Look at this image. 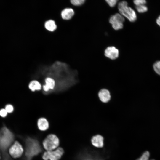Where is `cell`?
<instances>
[{"mask_svg": "<svg viewBox=\"0 0 160 160\" xmlns=\"http://www.w3.org/2000/svg\"><path fill=\"white\" fill-rule=\"evenodd\" d=\"M25 144L26 160H31L33 157L42 151L39 142L36 139L31 137H27Z\"/></svg>", "mask_w": 160, "mask_h": 160, "instance_id": "6da1fadb", "label": "cell"}, {"mask_svg": "<svg viewBox=\"0 0 160 160\" xmlns=\"http://www.w3.org/2000/svg\"><path fill=\"white\" fill-rule=\"evenodd\" d=\"M13 133L6 127L0 131V149L5 151L11 144L14 140Z\"/></svg>", "mask_w": 160, "mask_h": 160, "instance_id": "7a4b0ae2", "label": "cell"}, {"mask_svg": "<svg viewBox=\"0 0 160 160\" xmlns=\"http://www.w3.org/2000/svg\"><path fill=\"white\" fill-rule=\"evenodd\" d=\"M118 9L121 14L127 18L130 21L134 22L137 19V15L135 11L128 6L127 2L124 1L119 2Z\"/></svg>", "mask_w": 160, "mask_h": 160, "instance_id": "3957f363", "label": "cell"}, {"mask_svg": "<svg viewBox=\"0 0 160 160\" xmlns=\"http://www.w3.org/2000/svg\"><path fill=\"white\" fill-rule=\"evenodd\" d=\"M59 144L58 138L53 134L48 135L43 142L44 147L47 151H53L57 149Z\"/></svg>", "mask_w": 160, "mask_h": 160, "instance_id": "277c9868", "label": "cell"}, {"mask_svg": "<svg viewBox=\"0 0 160 160\" xmlns=\"http://www.w3.org/2000/svg\"><path fill=\"white\" fill-rule=\"evenodd\" d=\"M64 153L63 148L59 147L53 151H47L44 153L42 158L44 160H59Z\"/></svg>", "mask_w": 160, "mask_h": 160, "instance_id": "5b68a950", "label": "cell"}, {"mask_svg": "<svg viewBox=\"0 0 160 160\" xmlns=\"http://www.w3.org/2000/svg\"><path fill=\"white\" fill-rule=\"evenodd\" d=\"M125 21L124 17L120 13H117L112 15L109 19V22L113 28L115 30L121 29L123 27V23Z\"/></svg>", "mask_w": 160, "mask_h": 160, "instance_id": "8992f818", "label": "cell"}, {"mask_svg": "<svg viewBox=\"0 0 160 160\" xmlns=\"http://www.w3.org/2000/svg\"><path fill=\"white\" fill-rule=\"evenodd\" d=\"M23 149L21 145L16 141L9 149V153L12 157L17 158L20 157L23 152Z\"/></svg>", "mask_w": 160, "mask_h": 160, "instance_id": "52a82bcc", "label": "cell"}, {"mask_svg": "<svg viewBox=\"0 0 160 160\" xmlns=\"http://www.w3.org/2000/svg\"><path fill=\"white\" fill-rule=\"evenodd\" d=\"M104 55L105 57L111 60H115L118 57L119 52L115 47L109 46L105 49Z\"/></svg>", "mask_w": 160, "mask_h": 160, "instance_id": "ba28073f", "label": "cell"}, {"mask_svg": "<svg viewBox=\"0 0 160 160\" xmlns=\"http://www.w3.org/2000/svg\"><path fill=\"white\" fill-rule=\"evenodd\" d=\"M98 96L100 100L104 103L108 102L111 99L110 92L108 89H102L99 91Z\"/></svg>", "mask_w": 160, "mask_h": 160, "instance_id": "9c48e42d", "label": "cell"}, {"mask_svg": "<svg viewBox=\"0 0 160 160\" xmlns=\"http://www.w3.org/2000/svg\"><path fill=\"white\" fill-rule=\"evenodd\" d=\"M45 84L43 86V88L45 92H48L50 89H53L55 85L54 79L51 77H47L45 79Z\"/></svg>", "mask_w": 160, "mask_h": 160, "instance_id": "30bf717a", "label": "cell"}, {"mask_svg": "<svg viewBox=\"0 0 160 160\" xmlns=\"http://www.w3.org/2000/svg\"><path fill=\"white\" fill-rule=\"evenodd\" d=\"M92 145L97 148H101L103 145V138L100 135H97L93 136L91 139Z\"/></svg>", "mask_w": 160, "mask_h": 160, "instance_id": "8fae6325", "label": "cell"}, {"mask_svg": "<svg viewBox=\"0 0 160 160\" xmlns=\"http://www.w3.org/2000/svg\"><path fill=\"white\" fill-rule=\"evenodd\" d=\"M74 12L73 10L70 8H66L63 10L61 12L62 18L65 20L70 19L73 16Z\"/></svg>", "mask_w": 160, "mask_h": 160, "instance_id": "7c38bea8", "label": "cell"}, {"mask_svg": "<svg viewBox=\"0 0 160 160\" xmlns=\"http://www.w3.org/2000/svg\"><path fill=\"white\" fill-rule=\"evenodd\" d=\"M37 123L38 128L40 130H46L49 127V122L47 119L41 117L39 118Z\"/></svg>", "mask_w": 160, "mask_h": 160, "instance_id": "4fadbf2b", "label": "cell"}, {"mask_svg": "<svg viewBox=\"0 0 160 160\" xmlns=\"http://www.w3.org/2000/svg\"><path fill=\"white\" fill-rule=\"evenodd\" d=\"M28 87L32 91L39 90L41 89V84L37 81L34 80L31 81L29 84Z\"/></svg>", "mask_w": 160, "mask_h": 160, "instance_id": "5bb4252c", "label": "cell"}, {"mask_svg": "<svg viewBox=\"0 0 160 160\" xmlns=\"http://www.w3.org/2000/svg\"><path fill=\"white\" fill-rule=\"evenodd\" d=\"M45 28L49 31H53L57 28V25L55 21L49 20L46 21L44 24Z\"/></svg>", "mask_w": 160, "mask_h": 160, "instance_id": "9a60e30c", "label": "cell"}, {"mask_svg": "<svg viewBox=\"0 0 160 160\" xmlns=\"http://www.w3.org/2000/svg\"><path fill=\"white\" fill-rule=\"evenodd\" d=\"M137 11L139 13H143L148 10L147 7L145 5H142L136 6Z\"/></svg>", "mask_w": 160, "mask_h": 160, "instance_id": "2e32d148", "label": "cell"}, {"mask_svg": "<svg viewBox=\"0 0 160 160\" xmlns=\"http://www.w3.org/2000/svg\"><path fill=\"white\" fill-rule=\"evenodd\" d=\"M153 68L155 71L160 75V61H157L154 64Z\"/></svg>", "mask_w": 160, "mask_h": 160, "instance_id": "e0dca14e", "label": "cell"}, {"mask_svg": "<svg viewBox=\"0 0 160 160\" xmlns=\"http://www.w3.org/2000/svg\"><path fill=\"white\" fill-rule=\"evenodd\" d=\"M150 156V153L148 151L145 152L141 156L136 160H148Z\"/></svg>", "mask_w": 160, "mask_h": 160, "instance_id": "ac0fdd59", "label": "cell"}, {"mask_svg": "<svg viewBox=\"0 0 160 160\" xmlns=\"http://www.w3.org/2000/svg\"><path fill=\"white\" fill-rule=\"evenodd\" d=\"M85 0H71V3L76 6H79L83 4L85 2Z\"/></svg>", "mask_w": 160, "mask_h": 160, "instance_id": "d6986e66", "label": "cell"}, {"mask_svg": "<svg viewBox=\"0 0 160 160\" xmlns=\"http://www.w3.org/2000/svg\"><path fill=\"white\" fill-rule=\"evenodd\" d=\"M106 2L111 7H114L117 3L118 0H107Z\"/></svg>", "mask_w": 160, "mask_h": 160, "instance_id": "ffe728a7", "label": "cell"}, {"mask_svg": "<svg viewBox=\"0 0 160 160\" xmlns=\"http://www.w3.org/2000/svg\"><path fill=\"white\" fill-rule=\"evenodd\" d=\"M133 3L136 6L144 5L146 3V1L145 0H135L133 1Z\"/></svg>", "mask_w": 160, "mask_h": 160, "instance_id": "44dd1931", "label": "cell"}, {"mask_svg": "<svg viewBox=\"0 0 160 160\" xmlns=\"http://www.w3.org/2000/svg\"><path fill=\"white\" fill-rule=\"evenodd\" d=\"M5 109L7 112L9 113H12L14 110L13 107L11 104H7L6 105Z\"/></svg>", "mask_w": 160, "mask_h": 160, "instance_id": "7402d4cb", "label": "cell"}, {"mask_svg": "<svg viewBox=\"0 0 160 160\" xmlns=\"http://www.w3.org/2000/svg\"><path fill=\"white\" fill-rule=\"evenodd\" d=\"M7 113L5 109H2L0 110V116L2 117H6Z\"/></svg>", "mask_w": 160, "mask_h": 160, "instance_id": "603a6c76", "label": "cell"}, {"mask_svg": "<svg viewBox=\"0 0 160 160\" xmlns=\"http://www.w3.org/2000/svg\"><path fill=\"white\" fill-rule=\"evenodd\" d=\"M156 22L157 24L160 26V15L159 16L157 19Z\"/></svg>", "mask_w": 160, "mask_h": 160, "instance_id": "cb8c5ba5", "label": "cell"}, {"mask_svg": "<svg viewBox=\"0 0 160 160\" xmlns=\"http://www.w3.org/2000/svg\"><path fill=\"white\" fill-rule=\"evenodd\" d=\"M148 160H155L154 159H151L149 160V159Z\"/></svg>", "mask_w": 160, "mask_h": 160, "instance_id": "d4e9b609", "label": "cell"}]
</instances>
